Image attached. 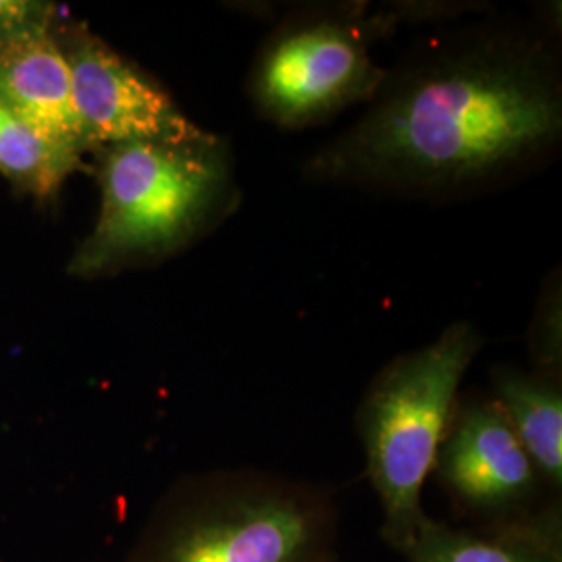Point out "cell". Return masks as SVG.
I'll list each match as a JSON object with an SVG mask.
<instances>
[{
  "label": "cell",
  "mask_w": 562,
  "mask_h": 562,
  "mask_svg": "<svg viewBox=\"0 0 562 562\" xmlns=\"http://www.w3.org/2000/svg\"><path fill=\"white\" fill-rule=\"evenodd\" d=\"M561 142L554 38L487 21L419 44L302 173L315 183L457 201L538 171Z\"/></svg>",
  "instance_id": "1"
},
{
  "label": "cell",
  "mask_w": 562,
  "mask_h": 562,
  "mask_svg": "<svg viewBox=\"0 0 562 562\" xmlns=\"http://www.w3.org/2000/svg\"><path fill=\"white\" fill-rule=\"evenodd\" d=\"M338 525L334 496L315 483L217 469L162 494L125 562H329Z\"/></svg>",
  "instance_id": "2"
},
{
  "label": "cell",
  "mask_w": 562,
  "mask_h": 562,
  "mask_svg": "<svg viewBox=\"0 0 562 562\" xmlns=\"http://www.w3.org/2000/svg\"><path fill=\"white\" fill-rule=\"evenodd\" d=\"M99 183V220L71 265L80 276L167 257L240 204L229 144L209 132L188 142L104 146Z\"/></svg>",
  "instance_id": "3"
},
{
  "label": "cell",
  "mask_w": 562,
  "mask_h": 562,
  "mask_svg": "<svg viewBox=\"0 0 562 562\" xmlns=\"http://www.w3.org/2000/svg\"><path fill=\"white\" fill-rule=\"evenodd\" d=\"M482 348L473 323H452L436 340L387 362L357 406L367 477L382 506L380 531L398 554L427 517L423 485L461 396L462 378Z\"/></svg>",
  "instance_id": "4"
},
{
  "label": "cell",
  "mask_w": 562,
  "mask_h": 562,
  "mask_svg": "<svg viewBox=\"0 0 562 562\" xmlns=\"http://www.w3.org/2000/svg\"><path fill=\"white\" fill-rule=\"evenodd\" d=\"M396 23V13L371 15L361 4L294 11L252 63L246 88L257 113L292 132L371 101L387 74L371 48Z\"/></svg>",
  "instance_id": "5"
},
{
  "label": "cell",
  "mask_w": 562,
  "mask_h": 562,
  "mask_svg": "<svg viewBox=\"0 0 562 562\" xmlns=\"http://www.w3.org/2000/svg\"><path fill=\"white\" fill-rule=\"evenodd\" d=\"M431 475L469 527L513 529L562 519L527 450L490 394H461Z\"/></svg>",
  "instance_id": "6"
},
{
  "label": "cell",
  "mask_w": 562,
  "mask_h": 562,
  "mask_svg": "<svg viewBox=\"0 0 562 562\" xmlns=\"http://www.w3.org/2000/svg\"><path fill=\"white\" fill-rule=\"evenodd\" d=\"M60 48L88 150L125 142H188L204 134L161 83L90 32L78 30Z\"/></svg>",
  "instance_id": "7"
},
{
  "label": "cell",
  "mask_w": 562,
  "mask_h": 562,
  "mask_svg": "<svg viewBox=\"0 0 562 562\" xmlns=\"http://www.w3.org/2000/svg\"><path fill=\"white\" fill-rule=\"evenodd\" d=\"M0 99L53 146L80 159L88 150L69 65L50 27L0 44Z\"/></svg>",
  "instance_id": "8"
},
{
  "label": "cell",
  "mask_w": 562,
  "mask_h": 562,
  "mask_svg": "<svg viewBox=\"0 0 562 562\" xmlns=\"http://www.w3.org/2000/svg\"><path fill=\"white\" fill-rule=\"evenodd\" d=\"M490 396L552 494L562 498V375L498 364Z\"/></svg>",
  "instance_id": "9"
},
{
  "label": "cell",
  "mask_w": 562,
  "mask_h": 562,
  "mask_svg": "<svg viewBox=\"0 0 562 562\" xmlns=\"http://www.w3.org/2000/svg\"><path fill=\"white\" fill-rule=\"evenodd\" d=\"M402 557L406 562H562V519L480 529L427 515Z\"/></svg>",
  "instance_id": "10"
},
{
  "label": "cell",
  "mask_w": 562,
  "mask_h": 562,
  "mask_svg": "<svg viewBox=\"0 0 562 562\" xmlns=\"http://www.w3.org/2000/svg\"><path fill=\"white\" fill-rule=\"evenodd\" d=\"M80 165V157L65 153L21 120L0 99V173L34 196H53Z\"/></svg>",
  "instance_id": "11"
},
{
  "label": "cell",
  "mask_w": 562,
  "mask_h": 562,
  "mask_svg": "<svg viewBox=\"0 0 562 562\" xmlns=\"http://www.w3.org/2000/svg\"><path fill=\"white\" fill-rule=\"evenodd\" d=\"M531 369L562 375L561 288L559 278L552 288L543 290L542 301L536 311V322L529 334Z\"/></svg>",
  "instance_id": "12"
},
{
  "label": "cell",
  "mask_w": 562,
  "mask_h": 562,
  "mask_svg": "<svg viewBox=\"0 0 562 562\" xmlns=\"http://www.w3.org/2000/svg\"><path fill=\"white\" fill-rule=\"evenodd\" d=\"M53 4L32 0H0V44L34 30L50 27Z\"/></svg>",
  "instance_id": "13"
},
{
  "label": "cell",
  "mask_w": 562,
  "mask_h": 562,
  "mask_svg": "<svg viewBox=\"0 0 562 562\" xmlns=\"http://www.w3.org/2000/svg\"><path fill=\"white\" fill-rule=\"evenodd\" d=\"M329 562H338V559H334V561H329Z\"/></svg>",
  "instance_id": "14"
}]
</instances>
